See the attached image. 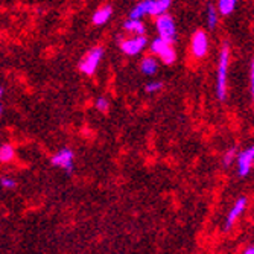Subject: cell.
I'll use <instances>...</instances> for the list:
<instances>
[{
  "label": "cell",
  "instance_id": "52a82bcc",
  "mask_svg": "<svg viewBox=\"0 0 254 254\" xmlns=\"http://www.w3.org/2000/svg\"><path fill=\"white\" fill-rule=\"evenodd\" d=\"M236 163H238V174H239V177H247L250 174L251 168L254 166V145L238 154Z\"/></svg>",
  "mask_w": 254,
  "mask_h": 254
},
{
  "label": "cell",
  "instance_id": "ffe728a7",
  "mask_svg": "<svg viewBox=\"0 0 254 254\" xmlns=\"http://www.w3.org/2000/svg\"><path fill=\"white\" fill-rule=\"evenodd\" d=\"M161 87H163V82H161V81H152V82L146 84L145 91H146V93H155V91L161 90Z\"/></svg>",
  "mask_w": 254,
  "mask_h": 254
},
{
  "label": "cell",
  "instance_id": "6da1fadb",
  "mask_svg": "<svg viewBox=\"0 0 254 254\" xmlns=\"http://www.w3.org/2000/svg\"><path fill=\"white\" fill-rule=\"evenodd\" d=\"M228 65H230V46L228 43H224L219 52V63L216 70V96L219 101H224L227 98Z\"/></svg>",
  "mask_w": 254,
  "mask_h": 254
},
{
  "label": "cell",
  "instance_id": "7c38bea8",
  "mask_svg": "<svg viewBox=\"0 0 254 254\" xmlns=\"http://www.w3.org/2000/svg\"><path fill=\"white\" fill-rule=\"evenodd\" d=\"M111 14H113L111 6H102L98 11H95L93 18H91V20H93V23L96 26H101V25H105V23L111 18Z\"/></svg>",
  "mask_w": 254,
  "mask_h": 254
},
{
  "label": "cell",
  "instance_id": "3957f363",
  "mask_svg": "<svg viewBox=\"0 0 254 254\" xmlns=\"http://www.w3.org/2000/svg\"><path fill=\"white\" fill-rule=\"evenodd\" d=\"M155 28L158 32V37L165 38L166 41L174 43L177 37V28H175V21L169 14L158 15L155 20Z\"/></svg>",
  "mask_w": 254,
  "mask_h": 254
},
{
  "label": "cell",
  "instance_id": "ba28073f",
  "mask_svg": "<svg viewBox=\"0 0 254 254\" xmlns=\"http://www.w3.org/2000/svg\"><path fill=\"white\" fill-rule=\"evenodd\" d=\"M146 43H148V40L145 38V35H135L134 38L124 40L121 43V49L125 55L134 57V55H138L145 49Z\"/></svg>",
  "mask_w": 254,
  "mask_h": 254
},
{
  "label": "cell",
  "instance_id": "277c9868",
  "mask_svg": "<svg viewBox=\"0 0 254 254\" xmlns=\"http://www.w3.org/2000/svg\"><path fill=\"white\" fill-rule=\"evenodd\" d=\"M104 57V49L102 48H93L79 63V70L85 75H93L96 68Z\"/></svg>",
  "mask_w": 254,
  "mask_h": 254
},
{
  "label": "cell",
  "instance_id": "5bb4252c",
  "mask_svg": "<svg viewBox=\"0 0 254 254\" xmlns=\"http://www.w3.org/2000/svg\"><path fill=\"white\" fill-rule=\"evenodd\" d=\"M157 68H158V63L155 58L152 57H146L143 58L142 64H140V70L145 73V75H154L157 72Z\"/></svg>",
  "mask_w": 254,
  "mask_h": 254
},
{
  "label": "cell",
  "instance_id": "d6986e66",
  "mask_svg": "<svg viewBox=\"0 0 254 254\" xmlns=\"http://www.w3.org/2000/svg\"><path fill=\"white\" fill-rule=\"evenodd\" d=\"M95 107L98 108V111H101V113H107V111H108V108H110V102H108V99H107V98L99 96V98L96 99V102H95Z\"/></svg>",
  "mask_w": 254,
  "mask_h": 254
},
{
  "label": "cell",
  "instance_id": "9c48e42d",
  "mask_svg": "<svg viewBox=\"0 0 254 254\" xmlns=\"http://www.w3.org/2000/svg\"><path fill=\"white\" fill-rule=\"evenodd\" d=\"M245 209H247V198H245V196H241V198L235 202V205L232 207V209H230V212H228V215H227L225 225H224V230H225V232L235 225V222H236V221L241 218V215L245 212Z\"/></svg>",
  "mask_w": 254,
  "mask_h": 254
},
{
  "label": "cell",
  "instance_id": "30bf717a",
  "mask_svg": "<svg viewBox=\"0 0 254 254\" xmlns=\"http://www.w3.org/2000/svg\"><path fill=\"white\" fill-rule=\"evenodd\" d=\"M124 28L125 31H128L129 34H134V35H145V23L140 20V18H128L125 23H124Z\"/></svg>",
  "mask_w": 254,
  "mask_h": 254
},
{
  "label": "cell",
  "instance_id": "4fadbf2b",
  "mask_svg": "<svg viewBox=\"0 0 254 254\" xmlns=\"http://www.w3.org/2000/svg\"><path fill=\"white\" fill-rule=\"evenodd\" d=\"M149 11H151V0H143V2L137 3V5L131 9L129 17H131V18H142L143 15L149 14Z\"/></svg>",
  "mask_w": 254,
  "mask_h": 254
},
{
  "label": "cell",
  "instance_id": "2e32d148",
  "mask_svg": "<svg viewBox=\"0 0 254 254\" xmlns=\"http://www.w3.org/2000/svg\"><path fill=\"white\" fill-rule=\"evenodd\" d=\"M218 11L213 5H209L207 6V26L209 29H215L216 25H218Z\"/></svg>",
  "mask_w": 254,
  "mask_h": 254
},
{
  "label": "cell",
  "instance_id": "ac0fdd59",
  "mask_svg": "<svg viewBox=\"0 0 254 254\" xmlns=\"http://www.w3.org/2000/svg\"><path fill=\"white\" fill-rule=\"evenodd\" d=\"M238 158V152H236V149L235 148H230L225 154H224V158H222V161H224V166H230L233 163V161Z\"/></svg>",
  "mask_w": 254,
  "mask_h": 254
},
{
  "label": "cell",
  "instance_id": "44dd1931",
  "mask_svg": "<svg viewBox=\"0 0 254 254\" xmlns=\"http://www.w3.org/2000/svg\"><path fill=\"white\" fill-rule=\"evenodd\" d=\"M250 90H251V98L254 101V58L250 65Z\"/></svg>",
  "mask_w": 254,
  "mask_h": 254
},
{
  "label": "cell",
  "instance_id": "7402d4cb",
  "mask_svg": "<svg viewBox=\"0 0 254 254\" xmlns=\"http://www.w3.org/2000/svg\"><path fill=\"white\" fill-rule=\"evenodd\" d=\"M17 186V181L14 178H9V177H3L2 178V188L5 189H14Z\"/></svg>",
  "mask_w": 254,
  "mask_h": 254
},
{
  "label": "cell",
  "instance_id": "9a60e30c",
  "mask_svg": "<svg viewBox=\"0 0 254 254\" xmlns=\"http://www.w3.org/2000/svg\"><path fill=\"white\" fill-rule=\"evenodd\" d=\"M238 0H218V11L222 15H230L236 8Z\"/></svg>",
  "mask_w": 254,
  "mask_h": 254
},
{
  "label": "cell",
  "instance_id": "e0dca14e",
  "mask_svg": "<svg viewBox=\"0 0 254 254\" xmlns=\"http://www.w3.org/2000/svg\"><path fill=\"white\" fill-rule=\"evenodd\" d=\"M12 158H14V148L8 143L2 145V148H0V160H2V163H8Z\"/></svg>",
  "mask_w": 254,
  "mask_h": 254
},
{
  "label": "cell",
  "instance_id": "7a4b0ae2",
  "mask_svg": "<svg viewBox=\"0 0 254 254\" xmlns=\"http://www.w3.org/2000/svg\"><path fill=\"white\" fill-rule=\"evenodd\" d=\"M149 49L154 55L160 57V60L163 61L165 64H174L175 60H177V54H175V49H174V46L171 41H166L165 38H155L151 46H149Z\"/></svg>",
  "mask_w": 254,
  "mask_h": 254
},
{
  "label": "cell",
  "instance_id": "603a6c76",
  "mask_svg": "<svg viewBox=\"0 0 254 254\" xmlns=\"http://www.w3.org/2000/svg\"><path fill=\"white\" fill-rule=\"evenodd\" d=\"M244 254H254V248H253V247H250V248H247Z\"/></svg>",
  "mask_w": 254,
  "mask_h": 254
},
{
  "label": "cell",
  "instance_id": "8fae6325",
  "mask_svg": "<svg viewBox=\"0 0 254 254\" xmlns=\"http://www.w3.org/2000/svg\"><path fill=\"white\" fill-rule=\"evenodd\" d=\"M172 0H151V11L149 15L158 17V15H163L168 12V9L171 8Z\"/></svg>",
  "mask_w": 254,
  "mask_h": 254
},
{
  "label": "cell",
  "instance_id": "8992f818",
  "mask_svg": "<svg viewBox=\"0 0 254 254\" xmlns=\"http://www.w3.org/2000/svg\"><path fill=\"white\" fill-rule=\"evenodd\" d=\"M190 51L195 58H204L209 52V37L204 31H196L190 41Z\"/></svg>",
  "mask_w": 254,
  "mask_h": 254
},
{
  "label": "cell",
  "instance_id": "5b68a950",
  "mask_svg": "<svg viewBox=\"0 0 254 254\" xmlns=\"http://www.w3.org/2000/svg\"><path fill=\"white\" fill-rule=\"evenodd\" d=\"M73 160H75L73 151L70 148H63L52 157L51 161H52L54 166L64 169L67 174H72L73 172Z\"/></svg>",
  "mask_w": 254,
  "mask_h": 254
}]
</instances>
